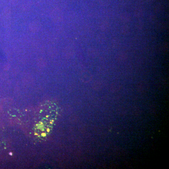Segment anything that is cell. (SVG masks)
Returning <instances> with one entry per match:
<instances>
[{"label":"cell","mask_w":169,"mask_h":169,"mask_svg":"<svg viewBox=\"0 0 169 169\" xmlns=\"http://www.w3.org/2000/svg\"><path fill=\"white\" fill-rule=\"evenodd\" d=\"M58 105L52 102H46L37 109L32 127L31 134L37 141L47 140L53 131L59 115Z\"/></svg>","instance_id":"6da1fadb"}]
</instances>
